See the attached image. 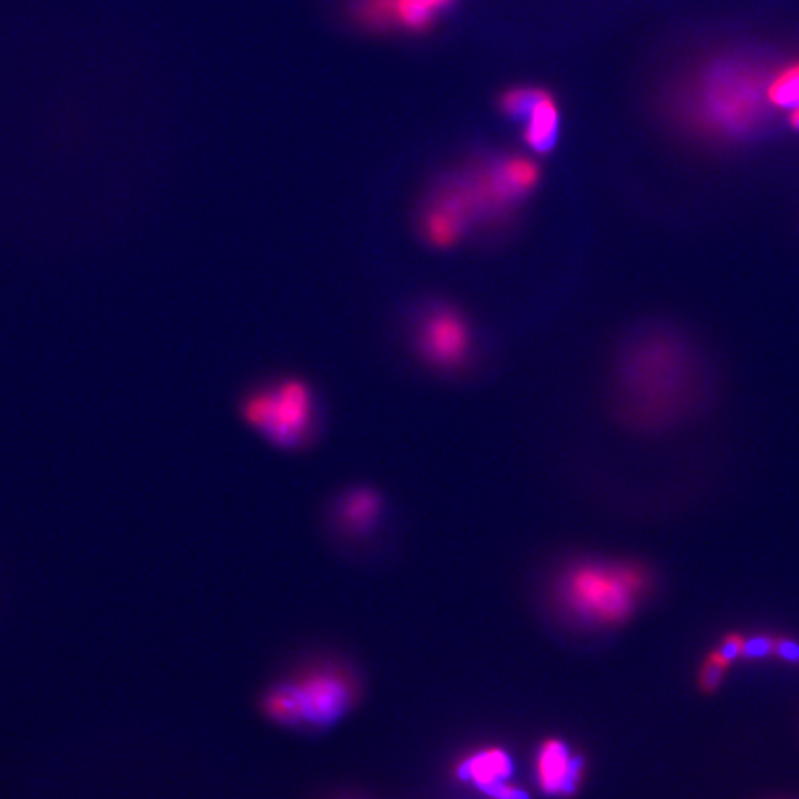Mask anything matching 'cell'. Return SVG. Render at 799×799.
<instances>
[{
  "instance_id": "cell-1",
  "label": "cell",
  "mask_w": 799,
  "mask_h": 799,
  "mask_svg": "<svg viewBox=\"0 0 799 799\" xmlns=\"http://www.w3.org/2000/svg\"><path fill=\"white\" fill-rule=\"evenodd\" d=\"M648 584V572L632 563H581L565 572L557 592L574 618L618 626L632 618Z\"/></svg>"
},
{
  "instance_id": "cell-2",
  "label": "cell",
  "mask_w": 799,
  "mask_h": 799,
  "mask_svg": "<svg viewBox=\"0 0 799 799\" xmlns=\"http://www.w3.org/2000/svg\"><path fill=\"white\" fill-rule=\"evenodd\" d=\"M241 415L265 441L286 450L308 447L321 422L315 391L294 377L275 378L252 389L241 402Z\"/></svg>"
},
{
  "instance_id": "cell-3",
  "label": "cell",
  "mask_w": 799,
  "mask_h": 799,
  "mask_svg": "<svg viewBox=\"0 0 799 799\" xmlns=\"http://www.w3.org/2000/svg\"><path fill=\"white\" fill-rule=\"evenodd\" d=\"M415 350L437 369H458L471 358L474 334L460 310L448 304H430L415 324Z\"/></svg>"
},
{
  "instance_id": "cell-4",
  "label": "cell",
  "mask_w": 799,
  "mask_h": 799,
  "mask_svg": "<svg viewBox=\"0 0 799 799\" xmlns=\"http://www.w3.org/2000/svg\"><path fill=\"white\" fill-rule=\"evenodd\" d=\"M300 720L311 726H329L352 707L358 696L356 680L340 667H316L291 681Z\"/></svg>"
},
{
  "instance_id": "cell-5",
  "label": "cell",
  "mask_w": 799,
  "mask_h": 799,
  "mask_svg": "<svg viewBox=\"0 0 799 799\" xmlns=\"http://www.w3.org/2000/svg\"><path fill=\"white\" fill-rule=\"evenodd\" d=\"M583 777V761L563 740L546 739L535 757V779L544 794L570 798Z\"/></svg>"
},
{
  "instance_id": "cell-6",
  "label": "cell",
  "mask_w": 799,
  "mask_h": 799,
  "mask_svg": "<svg viewBox=\"0 0 799 799\" xmlns=\"http://www.w3.org/2000/svg\"><path fill=\"white\" fill-rule=\"evenodd\" d=\"M513 772V763L506 750L490 745L484 750H477L460 764V777L472 783L474 787L493 794L496 788L509 781Z\"/></svg>"
},
{
  "instance_id": "cell-7",
  "label": "cell",
  "mask_w": 799,
  "mask_h": 799,
  "mask_svg": "<svg viewBox=\"0 0 799 799\" xmlns=\"http://www.w3.org/2000/svg\"><path fill=\"white\" fill-rule=\"evenodd\" d=\"M524 141L535 152H549L559 138V109L549 93L543 91L524 119Z\"/></svg>"
},
{
  "instance_id": "cell-8",
  "label": "cell",
  "mask_w": 799,
  "mask_h": 799,
  "mask_svg": "<svg viewBox=\"0 0 799 799\" xmlns=\"http://www.w3.org/2000/svg\"><path fill=\"white\" fill-rule=\"evenodd\" d=\"M382 513V498L374 489L358 487L348 490L339 501V519L345 528L364 531L377 524Z\"/></svg>"
},
{
  "instance_id": "cell-9",
  "label": "cell",
  "mask_w": 799,
  "mask_h": 799,
  "mask_svg": "<svg viewBox=\"0 0 799 799\" xmlns=\"http://www.w3.org/2000/svg\"><path fill=\"white\" fill-rule=\"evenodd\" d=\"M452 2L454 0H394V21L409 31H424L430 26L433 15Z\"/></svg>"
},
{
  "instance_id": "cell-10",
  "label": "cell",
  "mask_w": 799,
  "mask_h": 799,
  "mask_svg": "<svg viewBox=\"0 0 799 799\" xmlns=\"http://www.w3.org/2000/svg\"><path fill=\"white\" fill-rule=\"evenodd\" d=\"M263 710L267 713L270 720L281 723V726H300V709L297 696L292 692L289 683L276 685L267 692V696L263 699Z\"/></svg>"
},
{
  "instance_id": "cell-11",
  "label": "cell",
  "mask_w": 799,
  "mask_h": 799,
  "mask_svg": "<svg viewBox=\"0 0 799 799\" xmlns=\"http://www.w3.org/2000/svg\"><path fill=\"white\" fill-rule=\"evenodd\" d=\"M768 101L777 108L794 109L799 106V63L781 72L769 84Z\"/></svg>"
},
{
  "instance_id": "cell-12",
  "label": "cell",
  "mask_w": 799,
  "mask_h": 799,
  "mask_svg": "<svg viewBox=\"0 0 799 799\" xmlns=\"http://www.w3.org/2000/svg\"><path fill=\"white\" fill-rule=\"evenodd\" d=\"M541 93L543 90H533V88H517V90L506 91L500 99L501 112L513 119L524 120L525 115L530 114V109L535 106Z\"/></svg>"
},
{
  "instance_id": "cell-13",
  "label": "cell",
  "mask_w": 799,
  "mask_h": 799,
  "mask_svg": "<svg viewBox=\"0 0 799 799\" xmlns=\"http://www.w3.org/2000/svg\"><path fill=\"white\" fill-rule=\"evenodd\" d=\"M790 125H792L796 130H799V106L798 108H794L792 114H790Z\"/></svg>"
}]
</instances>
